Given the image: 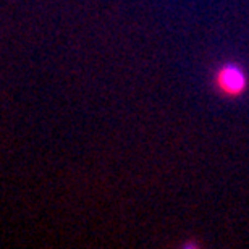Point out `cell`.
Instances as JSON below:
<instances>
[{
    "instance_id": "cell-1",
    "label": "cell",
    "mask_w": 249,
    "mask_h": 249,
    "mask_svg": "<svg viewBox=\"0 0 249 249\" xmlns=\"http://www.w3.org/2000/svg\"><path fill=\"white\" fill-rule=\"evenodd\" d=\"M213 89L223 97L236 99L241 97L249 88V78L246 70L238 63H223L220 65L212 76Z\"/></svg>"
}]
</instances>
